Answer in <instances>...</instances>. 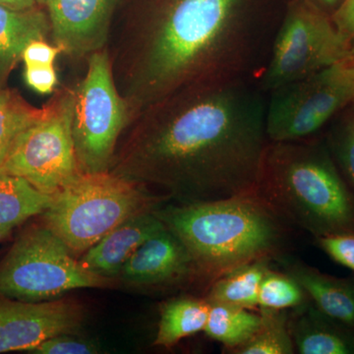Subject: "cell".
I'll return each instance as SVG.
<instances>
[{
  "label": "cell",
  "instance_id": "obj_1",
  "mask_svg": "<svg viewBox=\"0 0 354 354\" xmlns=\"http://www.w3.org/2000/svg\"><path fill=\"white\" fill-rule=\"evenodd\" d=\"M266 104L256 80L179 88L133 118L109 171L179 203L253 192L268 144Z\"/></svg>",
  "mask_w": 354,
  "mask_h": 354
},
{
  "label": "cell",
  "instance_id": "obj_2",
  "mask_svg": "<svg viewBox=\"0 0 354 354\" xmlns=\"http://www.w3.org/2000/svg\"><path fill=\"white\" fill-rule=\"evenodd\" d=\"M281 20L260 0H145L111 23L106 48L132 120L192 84L257 81Z\"/></svg>",
  "mask_w": 354,
  "mask_h": 354
},
{
  "label": "cell",
  "instance_id": "obj_3",
  "mask_svg": "<svg viewBox=\"0 0 354 354\" xmlns=\"http://www.w3.org/2000/svg\"><path fill=\"white\" fill-rule=\"evenodd\" d=\"M256 193L286 225L314 239L354 234V189L322 134L266 146Z\"/></svg>",
  "mask_w": 354,
  "mask_h": 354
},
{
  "label": "cell",
  "instance_id": "obj_4",
  "mask_svg": "<svg viewBox=\"0 0 354 354\" xmlns=\"http://www.w3.org/2000/svg\"><path fill=\"white\" fill-rule=\"evenodd\" d=\"M156 215L212 281L241 266L279 256L286 223L253 192L218 201L157 207Z\"/></svg>",
  "mask_w": 354,
  "mask_h": 354
},
{
  "label": "cell",
  "instance_id": "obj_5",
  "mask_svg": "<svg viewBox=\"0 0 354 354\" xmlns=\"http://www.w3.org/2000/svg\"><path fill=\"white\" fill-rule=\"evenodd\" d=\"M167 196L111 171L79 172L53 194L43 214L44 225L72 254H84L109 232L146 209L157 208Z\"/></svg>",
  "mask_w": 354,
  "mask_h": 354
},
{
  "label": "cell",
  "instance_id": "obj_6",
  "mask_svg": "<svg viewBox=\"0 0 354 354\" xmlns=\"http://www.w3.org/2000/svg\"><path fill=\"white\" fill-rule=\"evenodd\" d=\"M111 285V279L85 269L44 225L28 228L0 262V295L10 299L46 301L70 290Z\"/></svg>",
  "mask_w": 354,
  "mask_h": 354
},
{
  "label": "cell",
  "instance_id": "obj_7",
  "mask_svg": "<svg viewBox=\"0 0 354 354\" xmlns=\"http://www.w3.org/2000/svg\"><path fill=\"white\" fill-rule=\"evenodd\" d=\"M72 94V136L79 169L109 171L132 116L114 84L106 48L88 57L85 78Z\"/></svg>",
  "mask_w": 354,
  "mask_h": 354
},
{
  "label": "cell",
  "instance_id": "obj_8",
  "mask_svg": "<svg viewBox=\"0 0 354 354\" xmlns=\"http://www.w3.org/2000/svg\"><path fill=\"white\" fill-rule=\"evenodd\" d=\"M351 48L332 17L304 0H288L258 85L269 94L342 62Z\"/></svg>",
  "mask_w": 354,
  "mask_h": 354
},
{
  "label": "cell",
  "instance_id": "obj_9",
  "mask_svg": "<svg viewBox=\"0 0 354 354\" xmlns=\"http://www.w3.org/2000/svg\"><path fill=\"white\" fill-rule=\"evenodd\" d=\"M354 102V71L342 62L267 94L268 141L310 138Z\"/></svg>",
  "mask_w": 354,
  "mask_h": 354
},
{
  "label": "cell",
  "instance_id": "obj_10",
  "mask_svg": "<svg viewBox=\"0 0 354 354\" xmlns=\"http://www.w3.org/2000/svg\"><path fill=\"white\" fill-rule=\"evenodd\" d=\"M72 88H62L44 113L18 135L0 169L53 195L79 174L72 136Z\"/></svg>",
  "mask_w": 354,
  "mask_h": 354
},
{
  "label": "cell",
  "instance_id": "obj_11",
  "mask_svg": "<svg viewBox=\"0 0 354 354\" xmlns=\"http://www.w3.org/2000/svg\"><path fill=\"white\" fill-rule=\"evenodd\" d=\"M83 312L70 300L27 302L0 295V353L31 351L55 335L80 328Z\"/></svg>",
  "mask_w": 354,
  "mask_h": 354
},
{
  "label": "cell",
  "instance_id": "obj_12",
  "mask_svg": "<svg viewBox=\"0 0 354 354\" xmlns=\"http://www.w3.org/2000/svg\"><path fill=\"white\" fill-rule=\"evenodd\" d=\"M120 0H46L50 37L71 57H90L108 44Z\"/></svg>",
  "mask_w": 354,
  "mask_h": 354
},
{
  "label": "cell",
  "instance_id": "obj_13",
  "mask_svg": "<svg viewBox=\"0 0 354 354\" xmlns=\"http://www.w3.org/2000/svg\"><path fill=\"white\" fill-rule=\"evenodd\" d=\"M120 276L129 285L158 288L183 283L199 272L183 242L165 227L135 251Z\"/></svg>",
  "mask_w": 354,
  "mask_h": 354
},
{
  "label": "cell",
  "instance_id": "obj_14",
  "mask_svg": "<svg viewBox=\"0 0 354 354\" xmlns=\"http://www.w3.org/2000/svg\"><path fill=\"white\" fill-rule=\"evenodd\" d=\"M165 228L155 209L130 216L88 249L79 262L88 271L113 279L144 242Z\"/></svg>",
  "mask_w": 354,
  "mask_h": 354
},
{
  "label": "cell",
  "instance_id": "obj_15",
  "mask_svg": "<svg viewBox=\"0 0 354 354\" xmlns=\"http://www.w3.org/2000/svg\"><path fill=\"white\" fill-rule=\"evenodd\" d=\"M290 316L295 353L354 354V328L326 315L309 300Z\"/></svg>",
  "mask_w": 354,
  "mask_h": 354
},
{
  "label": "cell",
  "instance_id": "obj_16",
  "mask_svg": "<svg viewBox=\"0 0 354 354\" xmlns=\"http://www.w3.org/2000/svg\"><path fill=\"white\" fill-rule=\"evenodd\" d=\"M281 262L285 272L302 286L317 308L354 328V279L330 276L300 261L283 258Z\"/></svg>",
  "mask_w": 354,
  "mask_h": 354
},
{
  "label": "cell",
  "instance_id": "obj_17",
  "mask_svg": "<svg viewBox=\"0 0 354 354\" xmlns=\"http://www.w3.org/2000/svg\"><path fill=\"white\" fill-rule=\"evenodd\" d=\"M48 13L39 6L27 10H14L0 6V91L16 65L22 60L26 46L37 39L50 36Z\"/></svg>",
  "mask_w": 354,
  "mask_h": 354
},
{
  "label": "cell",
  "instance_id": "obj_18",
  "mask_svg": "<svg viewBox=\"0 0 354 354\" xmlns=\"http://www.w3.org/2000/svg\"><path fill=\"white\" fill-rule=\"evenodd\" d=\"M53 198L22 177L0 169V241L32 216L43 215Z\"/></svg>",
  "mask_w": 354,
  "mask_h": 354
},
{
  "label": "cell",
  "instance_id": "obj_19",
  "mask_svg": "<svg viewBox=\"0 0 354 354\" xmlns=\"http://www.w3.org/2000/svg\"><path fill=\"white\" fill-rule=\"evenodd\" d=\"M209 302L207 298H172L160 308L155 346L171 348L184 337L204 330L208 320Z\"/></svg>",
  "mask_w": 354,
  "mask_h": 354
},
{
  "label": "cell",
  "instance_id": "obj_20",
  "mask_svg": "<svg viewBox=\"0 0 354 354\" xmlns=\"http://www.w3.org/2000/svg\"><path fill=\"white\" fill-rule=\"evenodd\" d=\"M270 260L241 266L215 279L209 288V302L252 310L258 307L261 281L269 269Z\"/></svg>",
  "mask_w": 354,
  "mask_h": 354
},
{
  "label": "cell",
  "instance_id": "obj_21",
  "mask_svg": "<svg viewBox=\"0 0 354 354\" xmlns=\"http://www.w3.org/2000/svg\"><path fill=\"white\" fill-rule=\"evenodd\" d=\"M261 321V314L254 313L251 310L209 302L204 332L209 339L221 342L230 353L255 334Z\"/></svg>",
  "mask_w": 354,
  "mask_h": 354
},
{
  "label": "cell",
  "instance_id": "obj_22",
  "mask_svg": "<svg viewBox=\"0 0 354 354\" xmlns=\"http://www.w3.org/2000/svg\"><path fill=\"white\" fill-rule=\"evenodd\" d=\"M261 325L255 334L234 354H293L295 344L290 329L288 310L261 309Z\"/></svg>",
  "mask_w": 354,
  "mask_h": 354
},
{
  "label": "cell",
  "instance_id": "obj_23",
  "mask_svg": "<svg viewBox=\"0 0 354 354\" xmlns=\"http://www.w3.org/2000/svg\"><path fill=\"white\" fill-rule=\"evenodd\" d=\"M44 106L35 108L16 91H0V165L21 132L41 118Z\"/></svg>",
  "mask_w": 354,
  "mask_h": 354
},
{
  "label": "cell",
  "instance_id": "obj_24",
  "mask_svg": "<svg viewBox=\"0 0 354 354\" xmlns=\"http://www.w3.org/2000/svg\"><path fill=\"white\" fill-rule=\"evenodd\" d=\"M321 134L335 165L354 189V102L339 111Z\"/></svg>",
  "mask_w": 354,
  "mask_h": 354
},
{
  "label": "cell",
  "instance_id": "obj_25",
  "mask_svg": "<svg viewBox=\"0 0 354 354\" xmlns=\"http://www.w3.org/2000/svg\"><path fill=\"white\" fill-rule=\"evenodd\" d=\"M302 286L288 272L268 269L261 281L258 293L260 309H295L309 301Z\"/></svg>",
  "mask_w": 354,
  "mask_h": 354
},
{
  "label": "cell",
  "instance_id": "obj_26",
  "mask_svg": "<svg viewBox=\"0 0 354 354\" xmlns=\"http://www.w3.org/2000/svg\"><path fill=\"white\" fill-rule=\"evenodd\" d=\"M315 242L334 262L354 272V234L326 235Z\"/></svg>",
  "mask_w": 354,
  "mask_h": 354
},
{
  "label": "cell",
  "instance_id": "obj_27",
  "mask_svg": "<svg viewBox=\"0 0 354 354\" xmlns=\"http://www.w3.org/2000/svg\"><path fill=\"white\" fill-rule=\"evenodd\" d=\"M69 334L55 335L32 348L29 353L36 354H93L97 348L90 342L74 339Z\"/></svg>",
  "mask_w": 354,
  "mask_h": 354
},
{
  "label": "cell",
  "instance_id": "obj_28",
  "mask_svg": "<svg viewBox=\"0 0 354 354\" xmlns=\"http://www.w3.org/2000/svg\"><path fill=\"white\" fill-rule=\"evenodd\" d=\"M26 83L39 94H50L57 84L55 65H25Z\"/></svg>",
  "mask_w": 354,
  "mask_h": 354
},
{
  "label": "cell",
  "instance_id": "obj_29",
  "mask_svg": "<svg viewBox=\"0 0 354 354\" xmlns=\"http://www.w3.org/2000/svg\"><path fill=\"white\" fill-rule=\"evenodd\" d=\"M60 53L62 50L55 44L53 46L46 39H37L26 46L22 60L25 65H55Z\"/></svg>",
  "mask_w": 354,
  "mask_h": 354
},
{
  "label": "cell",
  "instance_id": "obj_30",
  "mask_svg": "<svg viewBox=\"0 0 354 354\" xmlns=\"http://www.w3.org/2000/svg\"><path fill=\"white\" fill-rule=\"evenodd\" d=\"M332 20L344 38L354 46V0H344Z\"/></svg>",
  "mask_w": 354,
  "mask_h": 354
},
{
  "label": "cell",
  "instance_id": "obj_31",
  "mask_svg": "<svg viewBox=\"0 0 354 354\" xmlns=\"http://www.w3.org/2000/svg\"><path fill=\"white\" fill-rule=\"evenodd\" d=\"M304 1L322 11L323 13L327 14L330 17H333V15L342 6L344 0H304Z\"/></svg>",
  "mask_w": 354,
  "mask_h": 354
},
{
  "label": "cell",
  "instance_id": "obj_32",
  "mask_svg": "<svg viewBox=\"0 0 354 354\" xmlns=\"http://www.w3.org/2000/svg\"><path fill=\"white\" fill-rule=\"evenodd\" d=\"M0 6L8 7L14 10H27L41 6L36 0H0Z\"/></svg>",
  "mask_w": 354,
  "mask_h": 354
},
{
  "label": "cell",
  "instance_id": "obj_33",
  "mask_svg": "<svg viewBox=\"0 0 354 354\" xmlns=\"http://www.w3.org/2000/svg\"><path fill=\"white\" fill-rule=\"evenodd\" d=\"M344 66L354 71V46H351V50H348V55L342 60Z\"/></svg>",
  "mask_w": 354,
  "mask_h": 354
},
{
  "label": "cell",
  "instance_id": "obj_34",
  "mask_svg": "<svg viewBox=\"0 0 354 354\" xmlns=\"http://www.w3.org/2000/svg\"><path fill=\"white\" fill-rule=\"evenodd\" d=\"M36 1L38 2L39 6H46V0H36Z\"/></svg>",
  "mask_w": 354,
  "mask_h": 354
}]
</instances>
